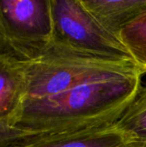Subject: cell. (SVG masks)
Masks as SVG:
<instances>
[{"mask_svg": "<svg viewBox=\"0 0 146 147\" xmlns=\"http://www.w3.org/2000/svg\"><path fill=\"white\" fill-rule=\"evenodd\" d=\"M140 72L25 99L15 127L34 138L68 135L115 123L141 87Z\"/></svg>", "mask_w": 146, "mask_h": 147, "instance_id": "6da1fadb", "label": "cell"}, {"mask_svg": "<svg viewBox=\"0 0 146 147\" xmlns=\"http://www.w3.org/2000/svg\"><path fill=\"white\" fill-rule=\"evenodd\" d=\"M137 72L140 71L132 60L87 53L52 41L27 65L26 99L49 96L87 83Z\"/></svg>", "mask_w": 146, "mask_h": 147, "instance_id": "7a4b0ae2", "label": "cell"}, {"mask_svg": "<svg viewBox=\"0 0 146 147\" xmlns=\"http://www.w3.org/2000/svg\"><path fill=\"white\" fill-rule=\"evenodd\" d=\"M52 37L51 0H0V58L31 62Z\"/></svg>", "mask_w": 146, "mask_h": 147, "instance_id": "3957f363", "label": "cell"}, {"mask_svg": "<svg viewBox=\"0 0 146 147\" xmlns=\"http://www.w3.org/2000/svg\"><path fill=\"white\" fill-rule=\"evenodd\" d=\"M51 5L52 41L87 53L133 61L120 38L106 30L81 0H51Z\"/></svg>", "mask_w": 146, "mask_h": 147, "instance_id": "277c9868", "label": "cell"}, {"mask_svg": "<svg viewBox=\"0 0 146 147\" xmlns=\"http://www.w3.org/2000/svg\"><path fill=\"white\" fill-rule=\"evenodd\" d=\"M133 141L115 123L68 135L28 139L18 147H130Z\"/></svg>", "mask_w": 146, "mask_h": 147, "instance_id": "5b68a950", "label": "cell"}, {"mask_svg": "<svg viewBox=\"0 0 146 147\" xmlns=\"http://www.w3.org/2000/svg\"><path fill=\"white\" fill-rule=\"evenodd\" d=\"M27 65L0 58V122L16 125L27 96Z\"/></svg>", "mask_w": 146, "mask_h": 147, "instance_id": "8992f818", "label": "cell"}, {"mask_svg": "<svg viewBox=\"0 0 146 147\" xmlns=\"http://www.w3.org/2000/svg\"><path fill=\"white\" fill-rule=\"evenodd\" d=\"M81 3L106 30L118 37L124 27L146 9V0H81Z\"/></svg>", "mask_w": 146, "mask_h": 147, "instance_id": "52a82bcc", "label": "cell"}, {"mask_svg": "<svg viewBox=\"0 0 146 147\" xmlns=\"http://www.w3.org/2000/svg\"><path fill=\"white\" fill-rule=\"evenodd\" d=\"M115 125L133 142L146 144V83L141 85Z\"/></svg>", "mask_w": 146, "mask_h": 147, "instance_id": "ba28073f", "label": "cell"}, {"mask_svg": "<svg viewBox=\"0 0 146 147\" xmlns=\"http://www.w3.org/2000/svg\"><path fill=\"white\" fill-rule=\"evenodd\" d=\"M119 38L128 50L141 74L146 73V9L122 28Z\"/></svg>", "mask_w": 146, "mask_h": 147, "instance_id": "9c48e42d", "label": "cell"}, {"mask_svg": "<svg viewBox=\"0 0 146 147\" xmlns=\"http://www.w3.org/2000/svg\"><path fill=\"white\" fill-rule=\"evenodd\" d=\"M30 138H34L30 133L10 124L0 122V147H9Z\"/></svg>", "mask_w": 146, "mask_h": 147, "instance_id": "30bf717a", "label": "cell"}, {"mask_svg": "<svg viewBox=\"0 0 146 147\" xmlns=\"http://www.w3.org/2000/svg\"><path fill=\"white\" fill-rule=\"evenodd\" d=\"M130 147H146V144L140 143V142H133Z\"/></svg>", "mask_w": 146, "mask_h": 147, "instance_id": "8fae6325", "label": "cell"}, {"mask_svg": "<svg viewBox=\"0 0 146 147\" xmlns=\"http://www.w3.org/2000/svg\"><path fill=\"white\" fill-rule=\"evenodd\" d=\"M9 147H18V146H17L16 145H14V146H10Z\"/></svg>", "mask_w": 146, "mask_h": 147, "instance_id": "7c38bea8", "label": "cell"}]
</instances>
